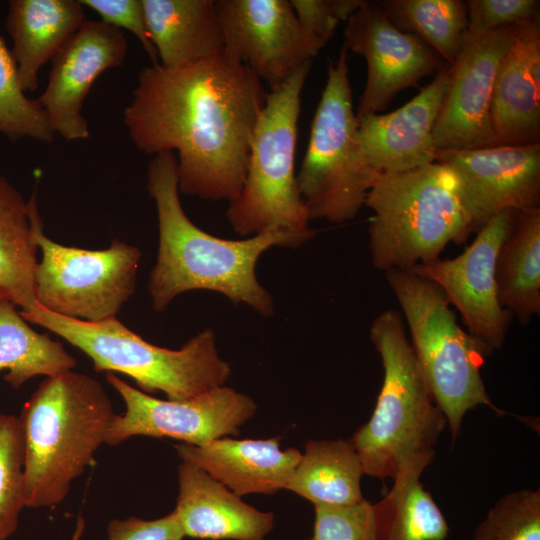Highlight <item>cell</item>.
Listing matches in <instances>:
<instances>
[{"label": "cell", "mask_w": 540, "mask_h": 540, "mask_svg": "<svg viewBox=\"0 0 540 540\" xmlns=\"http://www.w3.org/2000/svg\"><path fill=\"white\" fill-rule=\"evenodd\" d=\"M266 94L249 67L224 50L179 67L152 64L138 75L124 125L143 153L177 152L179 192L231 202L246 177Z\"/></svg>", "instance_id": "1"}, {"label": "cell", "mask_w": 540, "mask_h": 540, "mask_svg": "<svg viewBox=\"0 0 540 540\" xmlns=\"http://www.w3.org/2000/svg\"><path fill=\"white\" fill-rule=\"evenodd\" d=\"M147 190L157 209L159 246L148 280L155 311L190 290H210L234 304L244 303L263 316L274 312L271 294L259 283L256 264L273 246L292 247L289 237L269 229L241 240L213 236L185 214L178 190L177 158L173 152L153 156L148 164Z\"/></svg>", "instance_id": "2"}, {"label": "cell", "mask_w": 540, "mask_h": 540, "mask_svg": "<svg viewBox=\"0 0 540 540\" xmlns=\"http://www.w3.org/2000/svg\"><path fill=\"white\" fill-rule=\"evenodd\" d=\"M115 415L103 386L87 374L70 370L41 382L19 416L26 507H54L65 500L106 443Z\"/></svg>", "instance_id": "3"}, {"label": "cell", "mask_w": 540, "mask_h": 540, "mask_svg": "<svg viewBox=\"0 0 540 540\" xmlns=\"http://www.w3.org/2000/svg\"><path fill=\"white\" fill-rule=\"evenodd\" d=\"M364 205L373 211L372 264L384 272L436 260L449 243L461 244L478 231L457 179L440 162L378 174Z\"/></svg>", "instance_id": "4"}, {"label": "cell", "mask_w": 540, "mask_h": 540, "mask_svg": "<svg viewBox=\"0 0 540 540\" xmlns=\"http://www.w3.org/2000/svg\"><path fill=\"white\" fill-rule=\"evenodd\" d=\"M369 334L382 361L383 382L371 418L349 441L364 474L384 481L394 479L410 458L434 453L447 420L407 338L403 315L394 309L382 311Z\"/></svg>", "instance_id": "5"}, {"label": "cell", "mask_w": 540, "mask_h": 540, "mask_svg": "<svg viewBox=\"0 0 540 540\" xmlns=\"http://www.w3.org/2000/svg\"><path fill=\"white\" fill-rule=\"evenodd\" d=\"M20 314L85 353L95 371L124 374L149 395L161 391L169 400H186L224 386L231 375L230 364L218 355L211 329L171 350L144 340L117 318L81 321L53 313L39 303Z\"/></svg>", "instance_id": "6"}, {"label": "cell", "mask_w": 540, "mask_h": 540, "mask_svg": "<svg viewBox=\"0 0 540 540\" xmlns=\"http://www.w3.org/2000/svg\"><path fill=\"white\" fill-rule=\"evenodd\" d=\"M312 63L270 89L253 131L246 177L226 210L233 230L242 236L269 229L285 233L298 247L316 233L302 200L295 173L301 95Z\"/></svg>", "instance_id": "7"}, {"label": "cell", "mask_w": 540, "mask_h": 540, "mask_svg": "<svg viewBox=\"0 0 540 540\" xmlns=\"http://www.w3.org/2000/svg\"><path fill=\"white\" fill-rule=\"evenodd\" d=\"M411 336V346L453 440L464 415L478 405L504 412L490 401L481 376L492 352L457 322L443 291L410 270L385 271Z\"/></svg>", "instance_id": "8"}, {"label": "cell", "mask_w": 540, "mask_h": 540, "mask_svg": "<svg viewBox=\"0 0 540 540\" xmlns=\"http://www.w3.org/2000/svg\"><path fill=\"white\" fill-rule=\"evenodd\" d=\"M349 50L329 59L327 78L311 124L297 184L310 220L355 218L377 174L366 163L349 79Z\"/></svg>", "instance_id": "9"}, {"label": "cell", "mask_w": 540, "mask_h": 540, "mask_svg": "<svg viewBox=\"0 0 540 540\" xmlns=\"http://www.w3.org/2000/svg\"><path fill=\"white\" fill-rule=\"evenodd\" d=\"M33 240L41 251L34 273L35 297L45 309L72 319L116 318L133 295L141 251L113 240L103 250L64 246L43 231L36 196L28 201Z\"/></svg>", "instance_id": "10"}, {"label": "cell", "mask_w": 540, "mask_h": 540, "mask_svg": "<svg viewBox=\"0 0 540 540\" xmlns=\"http://www.w3.org/2000/svg\"><path fill=\"white\" fill-rule=\"evenodd\" d=\"M107 382L119 393L126 409L115 415L106 443L118 445L133 436L172 438L201 446L237 436L240 427L256 412L248 395L221 386L186 400H161L107 372Z\"/></svg>", "instance_id": "11"}, {"label": "cell", "mask_w": 540, "mask_h": 540, "mask_svg": "<svg viewBox=\"0 0 540 540\" xmlns=\"http://www.w3.org/2000/svg\"><path fill=\"white\" fill-rule=\"evenodd\" d=\"M215 7L224 52L270 89L312 63L324 46L302 26L290 0H215Z\"/></svg>", "instance_id": "12"}, {"label": "cell", "mask_w": 540, "mask_h": 540, "mask_svg": "<svg viewBox=\"0 0 540 540\" xmlns=\"http://www.w3.org/2000/svg\"><path fill=\"white\" fill-rule=\"evenodd\" d=\"M517 213L504 210L493 215L458 256L438 258L410 269L435 283L459 311L468 332L492 351L502 347L514 317L499 302L495 267Z\"/></svg>", "instance_id": "13"}, {"label": "cell", "mask_w": 540, "mask_h": 540, "mask_svg": "<svg viewBox=\"0 0 540 540\" xmlns=\"http://www.w3.org/2000/svg\"><path fill=\"white\" fill-rule=\"evenodd\" d=\"M515 26L481 33L466 32L455 61L449 64L448 85L433 131L437 151L494 146L493 86Z\"/></svg>", "instance_id": "14"}, {"label": "cell", "mask_w": 540, "mask_h": 540, "mask_svg": "<svg viewBox=\"0 0 540 540\" xmlns=\"http://www.w3.org/2000/svg\"><path fill=\"white\" fill-rule=\"evenodd\" d=\"M344 35L348 50L367 64L357 118L387 109L397 94L447 64L419 37L393 24L378 1H363Z\"/></svg>", "instance_id": "15"}, {"label": "cell", "mask_w": 540, "mask_h": 540, "mask_svg": "<svg viewBox=\"0 0 540 540\" xmlns=\"http://www.w3.org/2000/svg\"><path fill=\"white\" fill-rule=\"evenodd\" d=\"M454 174L478 230L504 210L540 208V143L438 151Z\"/></svg>", "instance_id": "16"}, {"label": "cell", "mask_w": 540, "mask_h": 540, "mask_svg": "<svg viewBox=\"0 0 540 540\" xmlns=\"http://www.w3.org/2000/svg\"><path fill=\"white\" fill-rule=\"evenodd\" d=\"M127 48L121 30L86 19L58 50L51 59L46 89L38 98L54 133L66 141L88 139L84 100L104 71L122 66Z\"/></svg>", "instance_id": "17"}, {"label": "cell", "mask_w": 540, "mask_h": 540, "mask_svg": "<svg viewBox=\"0 0 540 540\" xmlns=\"http://www.w3.org/2000/svg\"><path fill=\"white\" fill-rule=\"evenodd\" d=\"M450 65L400 108L358 118L363 157L378 174L409 171L436 162L433 131L445 95Z\"/></svg>", "instance_id": "18"}, {"label": "cell", "mask_w": 540, "mask_h": 540, "mask_svg": "<svg viewBox=\"0 0 540 540\" xmlns=\"http://www.w3.org/2000/svg\"><path fill=\"white\" fill-rule=\"evenodd\" d=\"M494 146L540 143V24H518L493 86Z\"/></svg>", "instance_id": "19"}, {"label": "cell", "mask_w": 540, "mask_h": 540, "mask_svg": "<svg viewBox=\"0 0 540 540\" xmlns=\"http://www.w3.org/2000/svg\"><path fill=\"white\" fill-rule=\"evenodd\" d=\"M280 437H222L205 445H176L179 458L201 468L241 497L272 495L286 489L302 457L296 448L280 449Z\"/></svg>", "instance_id": "20"}, {"label": "cell", "mask_w": 540, "mask_h": 540, "mask_svg": "<svg viewBox=\"0 0 540 540\" xmlns=\"http://www.w3.org/2000/svg\"><path fill=\"white\" fill-rule=\"evenodd\" d=\"M175 512L185 537L210 540H265L274 515L260 511L192 463L178 467Z\"/></svg>", "instance_id": "21"}, {"label": "cell", "mask_w": 540, "mask_h": 540, "mask_svg": "<svg viewBox=\"0 0 540 540\" xmlns=\"http://www.w3.org/2000/svg\"><path fill=\"white\" fill-rule=\"evenodd\" d=\"M5 26L22 89L38 87V73L86 20L79 0H12Z\"/></svg>", "instance_id": "22"}, {"label": "cell", "mask_w": 540, "mask_h": 540, "mask_svg": "<svg viewBox=\"0 0 540 540\" xmlns=\"http://www.w3.org/2000/svg\"><path fill=\"white\" fill-rule=\"evenodd\" d=\"M142 5L162 66L179 67L223 51L215 0H142Z\"/></svg>", "instance_id": "23"}, {"label": "cell", "mask_w": 540, "mask_h": 540, "mask_svg": "<svg viewBox=\"0 0 540 540\" xmlns=\"http://www.w3.org/2000/svg\"><path fill=\"white\" fill-rule=\"evenodd\" d=\"M434 453L416 455L398 469L389 493L374 506L376 540H445L449 527L420 482Z\"/></svg>", "instance_id": "24"}, {"label": "cell", "mask_w": 540, "mask_h": 540, "mask_svg": "<svg viewBox=\"0 0 540 540\" xmlns=\"http://www.w3.org/2000/svg\"><path fill=\"white\" fill-rule=\"evenodd\" d=\"M500 304L522 325L540 314V208L518 211L495 267Z\"/></svg>", "instance_id": "25"}, {"label": "cell", "mask_w": 540, "mask_h": 540, "mask_svg": "<svg viewBox=\"0 0 540 540\" xmlns=\"http://www.w3.org/2000/svg\"><path fill=\"white\" fill-rule=\"evenodd\" d=\"M361 461L349 440H309L286 489L315 505L346 506L364 500Z\"/></svg>", "instance_id": "26"}, {"label": "cell", "mask_w": 540, "mask_h": 540, "mask_svg": "<svg viewBox=\"0 0 540 540\" xmlns=\"http://www.w3.org/2000/svg\"><path fill=\"white\" fill-rule=\"evenodd\" d=\"M28 202L0 176V294L22 312L36 304L34 273L38 263Z\"/></svg>", "instance_id": "27"}, {"label": "cell", "mask_w": 540, "mask_h": 540, "mask_svg": "<svg viewBox=\"0 0 540 540\" xmlns=\"http://www.w3.org/2000/svg\"><path fill=\"white\" fill-rule=\"evenodd\" d=\"M77 362L62 343L28 325L7 298L0 297V371L13 389L36 376H54L73 370Z\"/></svg>", "instance_id": "28"}, {"label": "cell", "mask_w": 540, "mask_h": 540, "mask_svg": "<svg viewBox=\"0 0 540 540\" xmlns=\"http://www.w3.org/2000/svg\"><path fill=\"white\" fill-rule=\"evenodd\" d=\"M378 3L400 30L419 37L445 63L455 61L468 31L465 1L385 0Z\"/></svg>", "instance_id": "29"}, {"label": "cell", "mask_w": 540, "mask_h": 540, "mask_svg": "<svg viewBox=\"0 0 540 540\" xmlns=\"http://www.w3.org/2000/svg\"><path fill=\"white\" fill-rule=\"evenodd\" d=\"M0 132L10 141L32 138L51 143L54 132L38 99L22 89L16 61L0 36Z\"/></svg>", "instance_id": "30"}, {"label": "cell", "mask_w": 540, "mask_h": 540, "mask_svg": "<svg viewBox=\"0 0 540 540\" xmlns=\"http://www.w3.org/2000/svg\"><path fill=\"white\" fill-rule=\"evenodd\" d=\"M25 502V446L19 416L0 413V540L16 531Z\"/></svg>", "instance_id": "31"}, {"label": "cell", "mask_w": 540, "mask_h": 540, "mask_svg": "<svg viewBox=\"0 0 540 540\" xmlns=\"http://www.w3.org/2000/svg\"><path fill=\"white\" fill-rule=\"evenodd\" d=\"M473 540H540V491L503 496L477 527Z\"/></svg>", "instance_id": "32"}, {"label": "cell", "mask_w": 540, "mask_h": 540, "mask_svg": "<svg viewBox=\"0 0 540 540\" xmlns=\"http://www.w3.org/2000/svg\"><path fill=\"white\" fill-rule=\"evenodd\" d=\"M313 540H376L373 504L315 505Z\"/></svg>", "instance_id": "33"}, {"label": "cell", "mask_w": 540, "mask_h": 540, "mask_svg": "<svg viewBox=\"0 0 540 540\" xmlns=\"http://www.w3.org/2000/svg\"><path fill=\"white\" fill-rule=\"evenodd\" d=\"M468 31L481 33L539 20L538 0L465 1Z\"/></svg>", "instance_id": "34"}, {"label": "cell", "mask_w": 540, "mask_h": 540, "mask_svg": "<svg viewBox=\"0 0 540 540\" xmlns=\"http://www.w3.org/2000/svg\"><path fill=\"white\" fill-rule=\"evenodd\" d=\"M82 6L95 11L100 21L120 30L124 28L140 41L152 64H158L156 50L149 38L142 0H79Z\"/></svg>", "instance_id": "35"}, {"label": "cell", "mask_w": 540, "mask_h": 540, "mask_svg": "<svg viewBox=\"0 0 540 540\" xmlns=\"http://www.w3.org/2000/svg\"><path fill=\"white\" fill-rule=\"evenodd\" d=\"M106 531L107 540H183L185 537L175 510L153 520L133 516L112 519Z\"/></svg>", "instance_id": "36"}, {"label": "cell", "mask_w": 540, "mask_h": 540, "mask_svg": "<svg viewBox=\"0 0 540 540\" xmlns=\"http://www.w3.org/2000/svg\"><path fill=\"white\" fill-rule=\"evenodd\" d=\"M302 26L324 46L339 24L332 0H290Z\"/></svg>", "instance_id": "37"}, {"label": "cell", "mask_w": 540, "mask_h": 540, "mask_svg": "<svg viewBox=\"0 0 540 540\" xmlns=\"http://www.w3.org/2000/svg\"><path fill=\"white\" fill-rule=\"evenodd\" d=\"M85 530V520L79 516L71 540H80Z\"/></svg>", "instance_id": "38"}, {"label": "cell", "mask_w": 540, "mask_h": 540, "mask_svg": "<svg viewBox=\"0 0 540 540\" xmlns=\"http://www.w3.org/2000/svg\"><path fill=\"white\" fill-rule=\"evenodd\" d=\"M1 296H2V295L0 294V297H1Z\"/></svg>", "instance_id": "39"}]
</instances>
